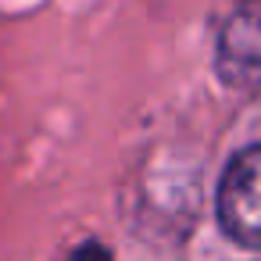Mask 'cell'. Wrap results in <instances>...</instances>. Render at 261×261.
<instances>
[{"mask_svg":"<svg viewBox=\"0 0 261 261\" xmlns=\"http://www.w3.org/2000/svg\"><path fill=\"white\" fill-rule=\"evenodd\" d=\"M218 72L236 90L257 86V4L243 0L218 36Z\"/></svg>","mask_w":261,"mask_h":261,"instance_id":"7a4b0ae2","label":"cell"},{"mask_svg":"<svg viewBox=\"0 0 261 261\" xmlns=\"http://www.w3.org/2000/svg\"><path fill=\"white\" fill-rule=\"evenodd\" d=\"M257 182L261 154L257 147H243L240 154H232L218 186V222L240 247H257Z\"/></svg>","mask_w":261,"mask_h":261,"instance_id":"6da1fadb","label":"cell"},{"mask_svg":"<svg viewBox=\"0 0 261 261\" xmlns=\"http://www.w3.org/2000/svg\"><path fill=\"white\" fill-rule=\"evenodd\" d=\"M68 261H111V254H108V247H100L97 240H86V243H79V247L72 250Z\"/></svg>","mask_w":261,"mask_h":261,"instance_id":"3957f363","label":"cell"}]
</instances>
